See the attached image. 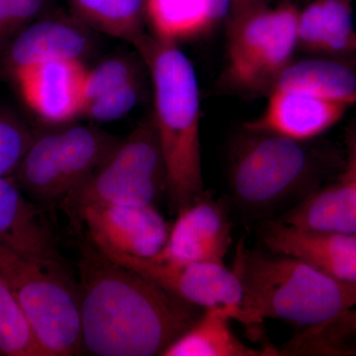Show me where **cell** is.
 Masks as SVG:
<instances>
[{
    "label": "cell",
    "mask_w": 356,
    "mask_h": 356,
    "mask_svg": "<svg viewBox=\"0 0 356 356\" xmlns=\"http://www.w3.org/2000/svg\"><path fill=\"white\" fill-rule=\"evenodd\" d=\"M276 355H356V307L341 315L304 327L277 350Z\"/></svg>",
    "instance_id": "obj_23"
},
{
    "label": "cell",
    "mask_w": 356,
    "mask_h": 356,
    "mask_svg": "<svg viewBox=\"0 0 356 356\" xmlns=\"http://www.w3.org/2000/svg\"><path fill=\"white\" fill-rule=\"evenodd\" d=\"M0 281L48 356L79 355L83 346L79 294L64 268L32 261L0 245Z\"/></svg>",
    "instance_id": "obj_5"
},
{
    "label": "cell",
    "mask_w": 356,
    "mask_h": 356,
    "mask_svg": "<svg viewBox=\"0 0 356 356\" xmlns=\"http://www.w3.org/2000/svg\"><path fill=\"white\" fill-rule=\"evenodd\" d=\"M151 74L153 119L177 209L203 195L197 76L177 43L146 35L136 44Z\"/></svg>",
    "instance_id": "obj_2"
},
{
    "label": "cell",
    "mask_w": 356,
    "mask_h": 356,
    "mask_svg": "<svg viewBox=\"0 0 356 356\" xmlns=\"http://www.w3.org/2000/svg\"><path fill=\"white\" fill-rule=\"evenodd\" d=\"M154 36L177 43L214 29L211 0H146Z\"/></svg>",
    "instance_id": "obj_22"
},
{
    "label": "cell",
    "mask_w": 356,
    "mask_h": 356,
    "mask_svg": "<svg viewBox=\"0 0 356 356\" xmlns=\"http://www.w3.org/2000/svg\"><path fill=\"white\" fill-rule=\"evenodd\" d=\"M299 8L294 2L264 6L227 21L225 77L229 86L250 95H267L294 60L298 49Z\"/></svg>",
    "instance_id": "obj_7"
},
{
    "label": "cell",
    "mask_w": 356,
    "mask_h": 356,
    "mask_svg": "<svg viewBox=\"0 0 356 356\" xmlns=\"http://www.w3.org/2000/svg\"><path fill=\"white\" fill-rule=\"evenodd\" d=\"M346 146H348V161H346V168L341 178L350 180L356 177V125L348 132Z\"/></svg>",
    "instance_id": "obj_29"
},
{
    "label": "cell",
    "mask_w": 356,
    "mask_h": 356,
    "mask_svg": "<svg viewBox=\"0 0 356 356\" xmlns=\"http://www.w3.org/2000/svg\"><path fill=\"white\" fill-rule=\"evenodd\" d=\"M46 3L47 0H0V47L36 20Z\"/></svg>",
    "instance_id": "obj_28"
},
{
    "label": "cell",
    "mask_w": 356,
    "mask_h": 356,
    "mask_svg": "<svg viewBox=\"0 0 356 356\" xmlns=\"http://www.w3.org/2000/svg\"><path fill=\"white\" fill-rule=\"evenodd\" d=\"M83 250L77 294L83 346L91 355L163 356L202 314L95 245Z\"/></svg>",
    "instance_id": "obj_1"
},
{
    "label": "cell",
    "mask_w": 356,
    "mask_h": 356,
    "mask_svg": "<svg viewBox=\"0 0 356 356\" xmlns=\"http://www.w3.org/2000/svg\"><path fill=\"white\" fill-rule=\"evenodd\" d=\"M268 250L303 259L323 273L356 284V236L303 231L269 219L259 227Z\"/></svg>",
    "instance_id": "obj_16"
},
{
    "label": "cell",
    "mask_w": 356,
    "mask_h": 356,
    "mask_svg": "<svg viewBox=\"0 0 356 356\" xmlns=\"http://www.w3.org/2000/svg\"><path fill=\"white\" fill-rule=\"evenodd\" d=\"M44 210L25 195L13 177H0V245L32 261L64 268Z\"/></svg>",
    "instance_id": "obj_14"
},
{
    "label": "cell",
    "mask_w": 356,
    "mask_h": 356,
    "mask_svg": "<svg viewBox=\"0 0 356 356\" xmlns=\"http://www.w3.org/2000/svg\"><path fill=\"white\" fill-rule=\"evenodd\" d=\"M86 70L81 60H54L11 77L37 116L51 125H64L83 113Z\"/></svg>",
    "instance_id": "obj_13"
},
{
    "label": "cell",
    "mask_w": 356,
    "mask_h": 356,
    "mask_svg": "<svg viewBox=\"0 0 356 356\" xmlns=\"http://www.w3.org/2000/svg\"><path fill=\"white\" fill-rule=\"evenodd\" d=\"M266 108L245 129L310 142L336 125L350 105L294 89L274 88Z\"/></svg>",
    "instance_id": "obj_15"
},
{
    "label": "cell",
    "mask_w": 356,
    "mask_h": 356,
    "mask_svg": "<svg viewBox=\"0 0 356 356\" xmlns=\"http://www.w3.org/2000/svg\"><path fill=\"white\" fill-rule=\"evenodd\" d=\"M32 138L24 123L0 109V177H13Z\"/></svg>",
    "instance_id": "obj_26"
},
{
    "label": "cell",
    "mask_w": 356,
    "mask_h": 356,
    "mask_svg": "<svg viewBox=\"0 0 356 356\" xmlns=\"http://www.w3.org/2000/svg\"><path fill=\"white\" fill-rule=\"evenodd\" d=\"M96 248L151 259L165 248L170 227L153 205L93 202L72 211Z\"/></svg>",
    "instance_id": "obj_10"
},
{
    "label": "cell",
    "mask_w": 356,
    "mask_h": 356,
    "mask_svg": "<svg viewBox=\"0 0 356 356\" xmlns=\"http://www.w3.org/2000/svg\"><path fill=\"white\" fill-rule=\"evenodd\" d=\"M143 84L138 76L125 86L115 89L111 92L86 103L81 116L91 120L111 122L120 119L135 108L143 93Z\"/></svg>",
    "instance_id": "obj_27"
},
{
    "label": "cell",
    "mask_w": 356,
    "mask_h": 356,
    "mask_svg": "<svg viewBox=\"0 0 356 356\" xmlns=\"http://www.w3.org/2000/svg\"><path fill=\"white\" fill-rule=\"evenodd\" d=\"M353 0H315L299 9L298 49L318 57L355 64Z\"/></svg>",
    "instance_id": "obj_17"
},
{
    "label": "cell",
    "mask_w": 356,
    "mask_h": 356,
    "mask_svg": "<svg viewBox=\"0 0 356 356\" xmlns=\"http://www.w3.org/2000/svg\"><path fill=\"white\" fill-rule=\"evenodd\" d=\"M165 191V159L151 116L119 140L102 165L62 205L70 212L93 202L153 205Z\"/></svg>",
    "instance_id": "obj_8"
},
{
    "label": "cell",
    "mask_w": 356,
    "mask_h": 356,
    "mask_svg": "<svg viewBox=\"0 0 356 356\" xmlns=\"http://www.w3.org/2000/svg\"><path fill=\"white\" fill-rule=\"evenodd\" d=\"M229 312L204 309L189 329L178 337L163 356H264L276 355V348H252L243 343L231 327Z\"/></svg>",
    "instance_id": "obj_19"
},
{
    "label": "cell",
    "mask_w": 356,
    "mask_h": 356,
    "mask_svg": "<svg viewBox=\"0 0 356 356\" xmlns=\"http://www.w3.org/2000/svg\"><path fill=\"white\" fill-rule=\"evenodd\" d=\"M233 267L255 332L266 318L307 327L356 307L355 283L337 280L291 255L238 247Z\"/></svg>",
    "instance_id": "obj_3"
},
{
    "label": "cell",
    "mask_w": 356,
    "mask_h": 356,
    "mask_svg": "<svg viewBox=\"0 0 356 356\" xmlns=\"http://www.w3.org/2000/svg\"><path fill=\"white\" fill-rule=\"evenodd\" d=\"M0 353L8 356H48L29 321L0 281Z\"/></svg>",
    "instance_id": "obj_24"
},
{
    "label": "cell",
    "mask_w": 356,
    "mask_h": 356,
    "mask_svg": "<svg viewBox=\"0 0 356 356\" xmlns=\"http://www.w3.org/2000/svg\"><path fill=\"white\" fill-rule=\"evenodd\" d=\"M119 140L86 125L33 133L13 177L27 197L44 209L53 207L95 172Z\"/></svg>",
    "instance_id": "obj_6"
},
{
    "label": "cell",
    "mask_w": 356,
    "mask_h": 356,
    "mask_svg": "<svg viewBox=\"0 0 356 356\" xmlns=\"http://www.w3.org/2000/svg\"><path fill=\"white\" fill-rule=\"evenodd\" d=\"M177 211L165 248L151 259L181 264L224 262L233 242L224 208L204 193Z\"/></svg>",
    "instance_id": "obj_12"
},
{
    "label": "cell",
    "mask_w": 356,
    "mask_h": 356,
    "mask_svg": "<svg viewBox=\"0 0 356 356\" xmlns=\"http://www.w3.org/2000/svg\"><path fill=\"white\" fill-rule=\"evenodd\" d=\"M138 76H140L138 67L129 58H112L100 63L93 69L86 70L84 105L125 86Z\"/></svg>",
    "instance_id": "obj_25"
},
{
    "label": "cell",
    "mask_w": 356,
    "mask_h": 356,
    "mask_svg": "<svg viewBox=\"0 0 356 356\" xmlns=\"http://www.w3.org/2000/svg\"><path fill=\"white\" fill-rule=\"evenodd\" d=\"M274 88L303 91L353 106L356 104V64L318 56L294 60Z\"/></svg>",
    "instance_id": "obj_20"
},
{
    "label": "cell",
    "mask_w": 356,
    "mask_h": 356,
    "mask_svg": "<svg viewBox=\"0 0 356 356\" xmlns=\"http://www.w3.org/2000/svg\"><path fill=\"white\" fill-rule=\"evenodd\" d=\"M72 15L93 31L136 46L146 36V0H67Z\"/></svg>",
    "instance_id": "obj_21"
},
{
    "label": "cell",
    "mask_w": 356,
    "mask_h": 356,
    "mask_svg": "<svg viewBox=\"0 0 356 356\" xmlns=\"http://www.w3.org/2000/svg\"><path fill=\"white\" fill-rule=\"evenodd\" d=\"M93 44V30L76 16L40 18L4 44L0 65L13 76L20 70L54 60L83 62Z\"/></svg>",
    "instance_id": "obj_11"
},
{
    "label": "cell",
    "mask_w": 356,
    "mask_h": 356,
    "mask_svg": "<svg viewBox=\"0 0 356 356\" xmlns=\"http://www.w3.org/2000/svg\"><path fill=\"white\" fill-rule=\"evenodd\" d=\"M355 64H356V56H355Z\"/></svg>",
    "instance_id": "obj_33"
},
{
    "label": "cell",
    "mask_w": 356,
    "mask_h": 356,
    "mask_svg": "<svg viewBox=\"0 0 356 356\" xmlns=\"http://www.w3.org/2000/svg\"></svg>",
    "instance_id": "obj_34"
},
{
    "label": "cell",
    "mask_w": 356,
    "mask_h": 356,
    "mask_svg": "<svg viewBox=\"0 0 356 356\" xmlns=\"http://www.w3.org/2000/svg\"><path fill=\"white\" fill-rule=\"evenodd\" d=\"M310 143L245 129L229 151V186L236 205L268 216L320 188L337 161Z\"/></svg>",
    "instance_id": "obj_4"
},
{
    "label": "cell",
    "mask_w": 356,
    "mask_h": 356,
    "mask_svg": "<svg viewBox=\"0 0 356 356\" xmlns=\"http://www.w3.org/2000/svg\"><path fill=\"white\" fill-rule=\"evenodd\" d=\"M346 180H348V179H346ZM350 180H351V181H355L356 184V177H355V178H353V179H350Z\"/></svg>",
    "instance_id": "obj_31"
},
{
    "label": "cell",
    "mask_w": 356,
    "mask_h": 356,
    "mask_svg": "<svg viewBox=\"0 0 356 356\" xmlns=\"http://www.w3.org/2000/svg\"><path fill=\"white\" fill-rule=\"evenodd\" d=\"M276 220L313 233L356 236V184L341 178L320 187Z\"/></svg>",
    "instance_id": "obj_18"
},
{
    "label": "cell",
    "mask_w": 356,
    "mask_h": 356,
    "mask_svg": "<svg viewBox=\"0 0 356 356\" xmlns=\"http://www.w3.org/2000/svg\"><path fill=\"white\" fill-rule=\"evenodd\" d=\"M96 248V247H95ZM116 264L154 281L187 303L202 309L220 308L255 334L245 312V290L236 269L224 262H170L134 257L97 248Z\"/></svg>",
    "instance_id": "obj_9"
},
{
    "label": "cell",
    "mask_w": 356,
    "mask_h": 356,
    "mask_svg": "<svg viewBox=\"0 0 356 356\" xmlns=\"http://www.w3.org/2000/svg\"><path fill=\"white\" fill-rule=\"evenodd\" d=\"M286 1L295 2V1H296V0H286Z\"/></svg>",
    "instance_id": "obj_32"
},
{
    "label": "cell",
    "mask_w": 356,
    "mask_h": 356,
    "mask_svg": "<svg viewBox=\"0 0 356 356\" xmlns=\"http://www.w3.org/2000/svg\"><path fill=\"white\" fill-rule=\"evenodd\" d=\"M231 13H229V19L269 4V0H231Z\"/></svg>",
    "instance_id": "obj_30"
}]
</instances>
